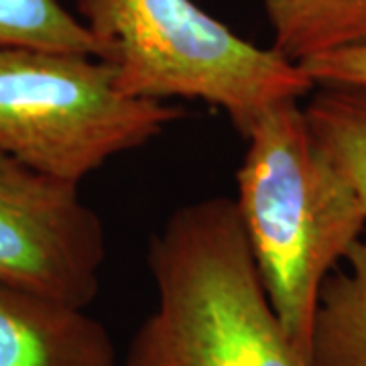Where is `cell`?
Instances as JSON below:
<instances>
[{
  "mask_svg": "<svg viewBox=\"0 0 366 366\" xmlns=\"http://www.w3.org/2000/svg\"><path fill=\"white\" fill-rule=\"evenodd\" d=\"M300 67L315 86H348L366 90V43L310 57L301 61Z\"/></svg>",
  "mask_w": 366,
  "mask_h": 366,
  "instance_id": "8fae6325",
  "label": "cell"
},
{
  "mask_svg": "<svg viewBox=\"0 0 366 366\" xmlns=\"http://www.w3.org/2000/svg\"><path fill=\"white\" fill-rule=\"evenodd\" d=\"M151 330L169 366H310L264 291L234 199L177 208L151 238Z\"/></svg>",
  "mask_w": 366,
  "mask_h": 366,
  "instance_id": "7a4b0ae2",
  "label": "cell"
},
{
  "mask_svg": "<svg viewBox=\"0 0 366 366\" xmlns=\"http://www.w3.org/2000/svg\"><path fill=\"white\" fill-rule=\"evenodd\" d=\"M183 117L163 100L124 94L100 57L0 49V151L55 179L79 185Z\"/></svg>",
  "mask_w": 366,
  "mask_h": 366,
  "instance_id": "277c9868",
  "label": "cell"
},
{
  "mask_svg": "<svg viewBox=\"0 0 366 366\" xmlns=\"http://www.w3.org/2000/svg\"><path fill=\"white\" fill-rule=\"evenodd\" d=\"M303 108L317 141L348 175L366 208V90L315 86Z\"/></svg>",
  "mask_w": 366,
  "mask_h": 366,
  "instance_id": "9c48e42d",
  "label": "cell"
},
{
  "mask_svg": "<svg viewBox=\"0 0 366 366\" xmlns=\"http://www.w3.org/2000/svg\"><path fill=\"white\" fill-rule=\"evenodd\" d=\"M78 11L124 94L202 100L240 134L269 106L315 88L300 64L242 39L194 0H78Z\"/></svg>",
  "mask_w": 366,
  "mask_h": 366,
  "instance_id": "3957f363",
  "label": "cell"
},
{
  "mask_svg": "<svg viewBox=\"0 0 366 366\" xmlns=\"http://www.w3.org/2000/svg\"><path fill=\"white\" fill-rule=\"evenodd\" d=\"M104 259V226L78 183L0 151V283L86 310Z\"/></svg>",
  "mask_w": 366,
  "mask_h": 366,
  "instance_id": "5b68a950",
  "label": "cell"
},
{
  "mask_svg": "<svg viewBox=\"0 0 366 366\" xmlns=\"http://www.w3.org/2000/svg\"><path fill=\"white\" fill-rule=\"evenodd\" d=\"M0 366H118L112 338L84 310L0 283Z\"/></svg>",
  "mask_w": 366,
  "mask_h": 366,
  "instance_id": "8992f818",
  "label": "cell"
},
{
  "mask_svg": "<svg viewBox=\"0 0 366 366\" xmlns=\"http://www.w3.org/2000/svg\"><path fill=\"white\" fill-rule=\"evenodd\" d=\"M9 47L102 55L88 26L59 0H0V49Z\"/></svg>",
  "mask_w": 366,
  "mask_h": 366,
  "instance_id": "30bf717a",
  "label": "cell"
},
{
  "mask_svg": "<svg viewBox=\"0 0 366 366\" xmlns=\"http://www.w3.org/2000/svg\"><path fill=\"white\" fill-rule=\"evenodd\" d=\"M310 366H366V230L320 291Z\"/></svg>",
  "mask_w": 366,
  "mask_h": 366,
  "instance_id": "52a82bcc",
  "label": "cell"
},
{
  "mask_svg": "<svg viewBox=\"0 0 366 366\" xmlns=\"http://www.w3.org/2000/svg\"><path fill=\"white\" fill-rule=\"evenodd\" d=\"M273 47L293 64L366 43V0H262Z\"/></svg>",
  "mask_w": 366,
  "mask_h": 366,
  "instance_id": "ba28073f",
  "label": "cell"
},
{
  "mask_svg": "<svg viewBox=\"0 0 366 366\" xmlns=\"http://www.w3.org/2000/svg\"><path fill=\"white\" fill-rule=\"evenodd\" d=\"M242 137L236 212L274 314L310 360L320 291L366 230V208L300 100L269 106Z\"/></svg>",
  "mask_w": 366,
  "mask_h": 366,
  "instance_id": "6da1fadb",
  "label": "cell"
},
{
  "mask_svg": "<svg viewBox=\"0 0 366 366\" xmlns=\"http://www.w3.org/2000/svg\"><path fill=\"white\" fill-rule=\"evenodd\" d=\"M124 366H169L159 348L157 340L153 338L151 330L144 324L132 340L131 352L127 356Z\"/></svg>",
  "mask_w": 366,
  "mask_h": 366,
  "instance_id": "7c38bea8",
  "label": "cell"
}]
</instances>
